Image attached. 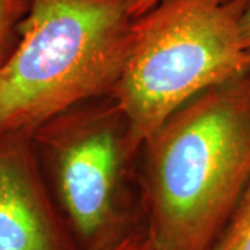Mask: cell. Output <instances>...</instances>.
<instances>
[{"mask_svg":"<svg viewBox=\"0 0 250 250\" xmlns=\"http://www.w3.org/2000/svg\"><path fill=\"white\" fill-rule=\"evenodd\" d=\"M142 149L146 236L211 250L250 182V71L190 99Z\"/></svg>","mask_w":250,"mask_h":250,"instance_id":"cell-1","label":"cell"},{"mask_svg":"<svg viewBox=\"0 0 250 250\" xmlns=\"http://www.w3.org/2000/svg\"><path fill=\"white\" fill-rule=\"evenodd\" d=\"M134 17L128 0H29L0 71V135H31L54 117L111 96Z\"/></svg>","mask_w":250,"mask_h":250,"instance_id":"cell-2","label":"cell"},{"mask_svg":"<svg viewBox=\"0 0 250 250\" xmlns=\"http://www.w3.org/2000/svg\"><path fill=\"white\" fill-rule=\"evenodd\" d=\"M250 0H163L134 18L111 100L135 149L199 93L250 71L241 20Z\"/></svg>","mask_w":250,"mask_h":250,"instance_id":"cell-3","label":"cell"},{"mask_svg":"<svg viewBox=\"0 0 250 250\" xmlns=\"http://www.w3.org/2000/svg\"><path fill=\"white\" fill-rule=\"evenodd\" d=\"M111 100V98H110ZM45 156L56 193L82 250L121 241L123 188L128 159L136 153L114 102L80 104L31 135Z\"/></svg>","mask_w":250,"mask_h":250,"instance_id":"cell-4","label":"cell"},{"mask_svg":"<svg viewBox=\"0 0 250 250\" xmlns=\"http://www.w3.org/2000/svg\"><path fill=\"white\" fill-rule=\"evenodd\" d=\"M29 135H0V250H82L47 193Z\"/></svg>","mask_w":250,"mask_h":250,"instance_id":"cell-5","label":"cell"},{"mask_svg":"<svg viewBox=\"0 0 250 250\" xmlns=\"http://www.w3.org/2000/svg\"><path fill=\"white\" fill-rule=\"evenodd\" d=\"M211 250H250V182Z\"/></svg>","mask_w":250,"mask_h":250,"instance_id":"cell-6","label":"cell"},{"mask_svg":"<svg viewBox=\"0 0 250 250\" xmlns=\"http://www.w3.org/2000/svg\"><path fill=\"white\" fill-rule=\"evenodd\" d=\"M29 0H0V71L9 62L18 41Z\"/></svg>","mask_w":250,"mask_h":250,"instance_id":"cell-7","label":"cell"},{"mask_svg":"<svg viewBox=\"0 0 250 250\" xmlns=\"http://www.w3.org/2000/svg\"><path fill=\"white\" fill-rule=\"evenodd\" d=\"M160 1H163V0H128L129 13L134 18L139 17L143 13H146L147 10H150L156 4H159Z\"/></svg>","mask_w":250,"mask_h":250,"instance_id":"cell-8","label":"cell"},{"mask_svg":"<svg viewBox=\"0 0 250 250\" xmlns=\"http://www.w3.org/2000/svg\"><path fill=\"white\" fill-rule=\"evenodd\" d=\"M241 35L243 46L246 49V52L250 56V1L248 7L245 10L243 16L241 20Z\"/></svg>","mask_w":250,"mask_h":250,"instance_id":"cell-9","label":"cell"}]
</instances>
